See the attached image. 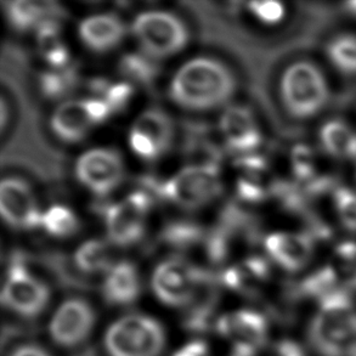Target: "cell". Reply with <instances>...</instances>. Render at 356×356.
Wrapping results in <instances>:
<instances>
[{
	"mask_svg": "<svg viewBox=\"0 0 356 356\" xmlns=\"http://www.w3.org/2000/svg\"><path fill=\"white\" fill-rule=\"evenodd\" d=\"M235 79L222 63L207 58L183 65L170 84V97L180 106L203 111L220 106L232 97Z\"/></svg>",
	"mask_w": 356,
	"mask_h": 356,
	"instance_id": "1",
	"label": "cell"
},
{
	"mask_svg": "<svg viewBox=\"0 0 356 356\" xmlns=\"http://www.w3.org/2000/svg\"><path fill=\"white\" fill-rule=\"evenodd\" d=\"M310 341L323 356H356V308L343 289L320 298Z\"/></svg>",
	"mask_w": 356,
	"mask_h": 356,
	"instance_id": "2",
	"label": "cell"
},
{
	"mask_svg": "<svg viewBox=\"0 0 356 356\" xmlns=\"http://www.w3.org/2000/svg\"><path fill=\"white\" fill-rule=\"evenodd\" d=\"M281 97L292 116L309 118L323 110L330 92L321 71L309 61H298L284 71Z\"/></svg>",
	"mask_w": 356,
	"mask_h": 356,
	"instance_id": "3",
	"label": "cell"
},
{
	"mask_svg": "<svg viewBox=\"0 0 356 356\" xmlns=\"http://www.w3.org/2000/svg\"><path fill=\"white\" fill-rule=\"evenodd\" d=\"M164 342L161 323L141 314L120 318L108 328L105 337L110 356H159Z\"/></svg>",
	"mask_w": 356,
	"mask_h": 356,
	"instance_id": "4",
	"label": "cell"
},
{
	"mask_svg": "<svg viewBox=\"0 0 356 356\" xmlns=\"http://www.w3.org/2000/svg\"><path fill=\"white\" fill-rule=\"evenodd\" d=\"M222 191L217 164L190 165L159 186V195L188 209L202 207Z\"/></svg>",
	"mask_w": 356,
	"mask_h": 356,
	"instance_id": "5",
	"label": "cell"
},
{
	"mask_svg": "<svg viewBox=\"0 0 356 356\" xmlns=\"http://www.w3.org/2000/svg\"><path fill=\"white\" fill-rule=\"evenodd\" d=\"M133 33L152 58H164L178 53L188 42V31L183 22L162 11L140 14L133 24Z\"/></svg>",
	"mask_w": 356,
	"mask_h": 356,
	"instance_id": "6",
	"label": "cell"
},
{
	"mask_svg": "<svg viewBox=\"0 0 356 356\" xmlns=\"http://www.w3.org/2000/svg\"><path fill=\"white\" fill-rule=\"evenodd\" d=\"M47 284L29 274L22 261L10 265L5 281L1 302L11 312L26 318H33L43 312L49 300Z\"/></svg>",
	"mask_w": 356,
	"mask_h": 356,
	"instance_id": "7",
	"label": "cell"
},
{
	"mask_svg": "<svg viewBox=\"0 0 356 356\" xmlns=\"http://www.w3.org/2000/svg\"><path fill=\"white\" fill-rule=\"evenodd\" d=\"M204 271L180 260L164 261L152 276V289L157 298L172 307H183L193 302Z\"/></svg>",
	"mask_w": 356,
	"mask_h": 356,
	"instance_id": "8",
	"label": "cell"
},
{
	"mask_svg": "<svg viewBox=\"0 0 356 356\" xmlns=\"http://www.w3.org/2000/svg\"><path fill=\"white\" fill-rule=\"evenodd\" d=\"M151 198L144 191L130 193L128 197L107 208L106 229L113 243L129 245L144 235L146 216Z\"/></svg>",
	"mask_w": 356,
	"mask_h": 356,
	"instance_id": "9",
	"label": "cell"
},
{
	"mask_svg": "<svg viewBox=\"0 0 356 356\" xmlns=\"http://www.w3.org/2000/svg\"><path fill=\"white\" fill-rule=\"evenodd\" d=\"M79 181L97 195H107L120 185L124 167L120 154L106 149H95L81 156L76 164Z\"/></svg>",
	"mask_w": 356,
	"mask_h": 356,
	"instance_id": "10",
	"label": "cell"
},
{
	"mask_svg": "<svg viewBox=\"0 0 356 356\" xmlns=\"http://www.w3.org/2000/svg\"><path fill=\"white\" fill-rule=\"evenodd\" d=\"M173 123L165 113L149 110L141 113L130 129V147L139 157L156 159L170 147Z\"/></svg>",
	"mask_w": 356,
	"mask_h": 356,
	"instance_id": "11",
	"label": "cell"
},
{
	"mask_svg": "<svg viewBox=\"0 0 356 356\" xmlns=\"http://www.w3.org/2000/svg\"><path fill=\"white\" fill-rule=\"evenodd\" d=\"M94 323L95 313L90 304L83 299H68L54 315L50 336L61 347H76L87 339Z\"/></svg>",
	"mask_w": 356,
	"mask_h": 356,
	"instance_id": "12",
	"label": "cell"
},
{
	"mask_svg": "<svg viewBox=\"0 0 356 356\" xmlns=\"http://www.w3.org/2000/svg\"><path fill=\"white\" fill-rule=\"evenodd\" d=\"M0 212L5 222L19 229H34L42 225L43 220L33 193L17 179L3 180L0 186Z\"/></svg>",
	"mask_w": 356,
	"mask_h": 356,
	"instance_id": "13",
	"label": "cell"
},
{
	"mask_svg": "<svg viewBox=\"0 0 356 356\" xmlns=\"http://www.w3.org/2000/svg\"><path fill=\"white\" fill-rule=\"evenodd\" d=\"M217 331L235 343L236 348L259 350L265 346L268 323L264 316L252 310L225 314L217 320Z\"/></svg>",
	"mask_w": 356,
	"mask_h": 356,
	"instance_id": "14",
	"label": "cell"
},
{
	"mask_svg": "<svg viewBox=\"0 0 356 356\" xmlns=\"http://www.w3.org/2000/svg\"><path fill=\"white\" fill-rule=\"evenodd\" d=\"M265 248L274 261L289 271L303 269L313 255L312 240L302 234L275 232L266 237Z\"/></svg>",
	"mask_w": 356,
	"mask_h": 356,
	"instance_id": "15",
	"label": "cell"
},
{
	"mask_svg": "<svg viewBox=\"0 0 356 356\" xmlns=\"http://www.w3.org/2000/svg\"><path fill=\"white\" fill-rule=\"evenodd\" d=\"M220 131L230 149L250 152L261 143V135L254 118L245 107H229L220 120Z\"/></svg>",
	"mask_w": 356,
	"mask_h": 356,
	"instance_id": "16",
	"label": "cell"
},
{
	"mask_svg": "<svg viewBox=\"0 0 356 356\" xmlns=\"http://www.w3.org/2000/svg\"><path fill=\"white\" fill-rule=\"evenodd\" d=\"M124 24L115 15H94L79 24V35L88 48L106 51L115 48L124 35Z\"/></svg>",
	"mask_w": 356,
	"mask_h": 356,
	"instance_id": "17",
	"label": "cell"
},
{
	"mask_svg": "<svg viewBox=\"0 0 356 356\" xmlns=\"http://www.w3.org/2000/svg\"><path fill=\"white\" fill-rule=\"evenodd\" d=\"M92 124L87 100L63 102L55 110L51 118V128L55 134L68 143L82 140Z\"/></svg>",
	"mask_w": 356,
	"mask_h": 356,
	"instance_id": "18",
	"label": "cell"
},
{
	"mask_svg": "<svg viewBox=\"0 0 356 356\" xmlns=\"http://www.w3.org/2000/svg\"><path fill=\"white\" fill-rule=\"evenodd\" d=\"M141 292L139 274L133 264L122 261L108 273L102 286V296L111 305H128L136 300Z\"/></svg>",
	"mask_w": 356,
	"mask_h": 356,
	"instance_id": "19",
	"label": "cell"
},
{
	"mask_svg": "<svg viewBox=\"0 0 356 356\" xmlns=\"http://www.w3.org/2000/svg\"><path fill=\"white\" fill-rule=\"evenodd\" d=\"M240 169L237 191L241 198L248 202H259L269 193L268 167L258 156H247L236 162Z\"/></svg>",
	"mask_w": 356,
	"mask_h": 356,
	"instance_id": "20",
	"label": "cell"
},
{
	"mask_svg": "<svg viewBox=\"0 0 356 356\" xmlns=\"http://www.w3.org/2000/svg\"><path fill=\"white\" fill-rule=\"evenodd\" d=\"M268 274L269 266L266 261L258 257H252L241 264L225 270L222 281L227 287L234 291L241 293H252L255 286L264 281Z\"/></svg>",
	"mask_w": 356,
	"mask_h": 356,
	"instance_id": "21",
	"label": "cell"
},
{
	"mask_svg": "<svg viewBox=\"0 0 356 356\" xmlns=\"http://www.w3.org/2000/svg\"><path fill=\"white\" fill-rule=\"evenodd\" d=\"M323 149L337 159H355L356 133L341 120H330L320 131Z\"/></svg>",
	"mask_w": 356,
	"mask_h": 356,
	"instance_id": "22",
	"label": "cell"
},
{
	"mask_svg": "<svg viewBox=\"0 0 356 356\" xmlns=\"http://www.w3.org/2000/svg\"><path fill=\"white\" fill-rule=\"evenodd\" d=\"M74 263L78 269L88 274L107 273L115 266L110 247L99 240L84 242L74 254Z\"/></svg>",
	"mask_w": 356,
	"mask_h": 356,
	"instance_id": "23",
	"label": "cell"
},
{
	"mask_svg": "<svg viewBox=\"0 0 356 356\" xmlns=\"http://www.w3.org/2000/svg\"><path fill=\"white\" fill-rule=\"evenodd\" d=\"M38 44L40 51L50 66L56 70L66 68L70 55L60 38L58 24L49 19L44 21L38 29Z\"/></svg>",
	"mask_w": 356,
	"mask_h": 356,
	"instance_id": "24",
	"label": "cell"
},
{
	"mask_svg": "<svg viewBox=\"0 0 356 356\" xmlns=\"http://www.w3.org/2000/svg\"><path fill=\"white\" fill-rule=\"evenodd\" d=\"M51 4L44 1L19 0L8 4V14L11 24L19 31L32 29L43 24L44 16L49 14Z\"/></svg>",
	"mask_w": 356,
	"mask_h": 356,
	"instance_id": "25",
	"label": "cell"
},
{
	"mask_svg": "<svg viewBox=\"0 0 356 356\" xmlns=\"http://www.w3.org/2000/svg\"><path fill=\"white\" fill-rule=\"evenodd\" d=\"M338 284L356 289V243L344 242L334 252L332 264L330 265Z\"/></svg>",
	"mask_w": 356,
	"mask_h": 356,
	"instance_id": "26",
	"label": "cell"
},
{
	"mask_svg": "<svg viewBox=\"0 0 356 356\" xmlns=\"http://www.w3.org/2000/svg\"><path fill=\"white\" fill-rule=\"evenodd\" d=\"M120 71L130 81L140 84H149L157 76L159 67L154 58L140 54H129L120 60Z\"/></svg>",
	"mask_w": 356,
	"mask_h": 356,
	"instance_id": "27",
	"label": "cell"
},
{
	"mask_svg": "<svg viewBox=\"0 0 356 356\" xmlns=\"http://www.w3.org/2000/svg\"><path fill=\"white\" fill-rule=\"evenodd\" d=\"M327 54L333 65L342 72L356 73V37L352 34L339 35L328 44Z\"/></svg>",
	"mask_w": 356,
	"mask_h": 356,
	"instance_id": "28",
	"label": "cell"
},
{
	"mask_svg": "<svg viewBox=\"0 0 356 356\" xmlns=\"http://www.w3.org/2000/svg\"><path fill=\"white\" fill-rule=\"evenodd\" d=\"M42 225L53 236L67 237L77 232L78 219L70 208L54 206L44 213Z\"/></svg>",
	"mask_w": 356,
	"mask_h": 356,
	"instance_id": "29",
	"label": "cell"
},
{
	"mask_svg": "<svg viewBox=\"0 0 356 356\" xmlns=\"http://www.w3.org/2000/svg\"><path fill=\"white\" fill-rule=\"evenodd\" d=\"M202 236V229L188 222H173L165 227L163 232V238L167 243L181 248L195 245Z\"/></svg>",
	"mask_w": 356,
	"mask_h": 356,
	"instance_id": "30",
	"label": "cell"
},
{
	"mask_svg": "<svg viewBox=\"0 0 356 356\" xmlns=\"http://www.w3.org/2000/svg\"><path fill=\"white\" fill-rule=\"evenodd\" d=\"M76 76L68 67L60 70L58 72L45 73L40 79V86L44 94L49 97H60L73 87Z\"/></svg>",
	"mask_w": 356,
	"mask_h": 356,
	"instance_id": "31",
	"label": "cell"
},
{
	"mask_svg": "<svg viewBox=\"0 0 356 356\" xmlns=\"http://www.w3.org/2000/svg\"><path fill=\"white\" fill-rule=\"evenodd\" d=\"M334 206L343 225L356 232V193L349 188H339L334 193Z\"/></svg>",
	"mask_w": 356,
	"mask_h": 356,
	"instance_id": "32",
	"label": "cell"
},
{
	"mask_svg": "<svg viewBox=\"0 0 356 356\" xmlns=\"http://www.w3.org/2000/svg\"><path fill=\"white\" fill-rule=\"evenodd\" d=\"M292 167L299 179H312L315 174V157L313 151L305 145L296 146L292 152Z\"/></svg>",
	"mask_w": 356,
	"mask_h": 356,
	"instance_id": "33",
	"label": "cell"
},
{
	"mask_svg": "<svg viewBox=\"0 0 356 356\" xmlns=\"http://www.w3.org/2000/svg\"><path fill=\"white\" fill-rule=\"evenodd\" d=\"M250 9L264 24H277L284 16V5L276 1H253Z\"/></svg>",
	"mask_w": 356,
	"mask_h": 356,
	"instance_id": "34",
	"label": "cell"
},
{
	"mask_svg": "<svg viewBox=\"0 0 356 356\" xmlns=\"http://www.w3.org/2000/svg\"><path fill=\"white\" fill-rule=\"evenodd\" d=\"M134 89L129 83H118V84H110L107 88L106 92L104 94V100L110 105L112 111H118L120 108L125 107L133 97Z\"/></svg>",
	"mask_w": 356,
	"mask_h": 356,
	"instance_id": "35",
	"label": "cell"
},
{
	"mask_svg": "<svg viewBox=\"0 0 356 356\" xmlns=\"http://www.w3.org/2000/svg\"><path fill=\"white\" fill-rule=\"evenodd\" d=\"M87 106L94 124L106 120L113 112L110 105L105 100H100V99L87 100Z\"/></svg>",
	"mask_w": 356,
	"mask_h": 356,
	"instance_id": "36",
	"label": "cell"
},
{
	"mask_svg": "<svg viewBox=\"0 0 356 356\" xmlns=\"http://www.w3.org/2000/svg\"><path fill=\"white\" fill-rule=\"evenodd\" d=\"M173 356H211L207 344L202 341H195L184 346Z\"/></svg>",
	"mask_w": 356,
	"mask_h": 356,
	"instance_id": "37",
	"label": "cell"
},
{
	"mask_svg": "<svg viewBox=\"0 0 356 356\" xmlns=\"http://www.w3.org/2000/svg\"><path fill=\"white\" fill-rule=\"evenodd\" d=\"M11 356H50V354L45 352L43 348L34 346V344H26L22 347L17 348Z\"/></svg>",
	"mask_w": 356,
	"mask_h": 356,
	"instance_id": "38",
	"label": "cell"
},
{
	"mask_svg": "<svg viewBox=\"0 0 356 356\" xmlns=\"http://www.w3.org/2000/svg\"><path fill=\"white\" fill-rule=\"evenodd\" d=\"M77 356H99L97 355V350L95 349H87V350H84V352L81 353V354H78Z\"/></svg>",
	"mask_w": 356,
	"mask_h": 356,
	"instance_id": "39",
	"label": "cell"
},
{
	"mask_svg": "<svg viewBox=\"0 0 356 356\" xmlns=\"http://www.w3.org/2000/svg\"><path fill=\"white\" fill-rule=\"evenodd\" d=\"M347 6L350 13L356 15V1H353V3H348Z\"/></svg>",
	"mask_w": 356,
	"mask_h": 356,
	"instance_id": "40",
	"label": "cell"
}]
</instances>
